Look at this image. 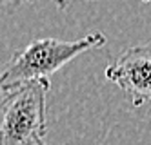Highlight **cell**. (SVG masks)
<instances>
[{
    "label": "cell",
    "instance_id": "6da1fadb",
    "mask_svg": "<svg viewBox=\"0 0 151 145\" xmlns=\"http://www.w3.org/2000/svg\"><path fill=\"white\" fill-rule=\"evenodd\" d=\"M106 35L100 31L71 42L57 38H40L31 42L24 49L15 51L7 65L0 71V94L31 80H49L60 67L78 54L89 49H100L106 46Z\"/></svg>",
    "mask_w": 151,
    "mask_h": 145
},
{
    "label": "cell",
    "instance_id": "7a4b0ae2",
    "mask_svg": "<svg viewBox=\"0 0 151 145\" xmlns=\"http://www.w3.org/2000/svg\"><path fill=\"white\" fill-rule=\"evenodd\" d=\"M47 78L31 80L0 94V145H37L47 132Z\"/></svg>",
    "mask_w": 151,
    "mask_h": 145
},
{
    "label": "cell",
    "instance_id": "3957f363",
    "mask_svg": "<svg viewBox=\"0 0 151 145\" xmlns=\"http://www.w3.org/2000/svg\"><path fill=\"white\" fill-rule=\"evenodd\" d=\"M106 78L120 87L135 107L151 104V40L120 53L106 67Z\"/></svg>",
    "mask_w": 151,
    "mask_h": 145
},
{
    "label": "cell",
    "instance_id": "277c9868",
    "mask_svg": "<svg viewBox=\"0 0 151 145\" xmlns=\"http://www.w3.org/2000/svg\"><path fill=\"white\" fill-rule=\"evenodd\" d=\"M37 0H0V6H22V4H35Z\"/></svg>",
    "mask_w": 151,
    "mask_h": 145
},
{
    "label": "cell",
    "instance_id": "5b68a950",
    "mask_svg": "<svg viewBox=\"0 0 151 145\" xmlns=\"http://www.w3.org/2000/svg\"><path fill=\"white\" fill-rule=\"evenodd\" d=\"M71 2H73V0H55V4H57L60 9H66V7H68Z\"/></svg>",
    "mask_w": 151,
    "mask_h": 145
},
{
    "label": "cell",
    "instance_id": "8992f818",
    "mask_svg": "<svg viewBox=\"0 0 151 145\" xmlns=\"http://www.w3.org/2000/svg\"><path fill=\"white\" fill-rule=\"evenodd\" d=\"M37 145H47V143H46V141H44V140H42V141H38V143H37Z\"/></svg>",
    "mask_w": 151,
    "mask_h": 145
},
{
    "label": "cell",
    "instance_id": "52a82bcc",
    "mask_svg": "<svg viewBox=\"0 0 151 145\" xmlns=\"http://www.w3.org/2000/svg\"><path fill=\"white\" fill-rule=\"evenodd\" d=\"M142 2H151V0H142Z\"/></svg>",
    "mask_w": 151,
    "mask_h": 145
}]
</instances>
